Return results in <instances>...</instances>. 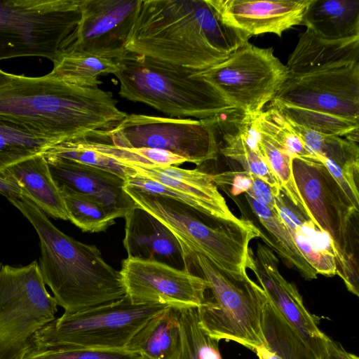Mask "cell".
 I'll return each mask as SVG.
<instances>
[{"label": "cell", "mask_w": 359, "mask_h": 359, "mask_svg": "<svg viewBox=\"0 0 359 359\" xmlns=\"http://www.w3.org/2000/svg\"><path fill=\"white\" fill-rule=\"evenodd\" d=\"M128 114L111 92L51 77L0 69V118L24 126L55 144L113 130Z\"/></svg>", "instance_id": "6da1fadb"}, {"label": "cell", "mask_w": 359, "mask_h": 359, "mask_svg": "<svg viewBox=\"0 0 359 359\" xmlns=\"http://www.w3.org/2000/svg\"><path fill=\"white\" fill-rule=\"evenodd\" d=\"M250 38L223 24L208 0H141L125 48L202 71L224 61Z\"/></svg>", "instance_id": "7a4b0ae2"}, {"label": "cell", "mask_w": 359, "mask_h": 359, "mask_svg": "<svg viewBox=\"0 0 359 359\" xmlns=\"http://www.w3.org/2000/svg\"><path fill=\"white\" fill-rule=\"evenodd\" d=\"M6 197L36 230L43 280L64 313L111 302L126 295L120 272L104 261L95 245L81 243L61 231L24 194Z\"/></svg>", "instance_id": "3957f363"}, {"label": "cell", "mask_w": 359, "mask_h": 359, "mask_svg": "<svg viewBox=\"0 0 359 359\" xmlns=\"http://www.w3.org/2000/svg\"><path fill=\"white\" fill-rule=\"evenodd\" d=\"M118 94L171 117L206 119L236 110L198 71L127 52L115 60Z\"/></svg>", "instance_id": "277c9868"}, {"label": "cell", "mask_w": 359, "mask_h": 359, "mask_svg": "<svg viewBox=\"0 0 359 359\" xmlns=\"http://www.w3.org/2000/svg\"><path fill=\"white\" fill-rule=\"evenodd\" d=\"M182 250L185 269L194 267L208 283L210 294L196 308L202 327L219 341H232L254 351L264 342L262 323L268 302L264 290L247 271L231 273L197 252Z\"/></svg>", "instance_id": "5b68a950"}, {"label": "cell", "mask_w": 359, "mask_h": 359, "mask_svg": "<svg viewBox=\"0 0 359 359\" xmlns=\"http://www.w3.org/2000/svg\"><path fill=\"white\" fill-rule=\"evenodd\" d=\"M124 189L138 207L172 233L181 248L201 254L229 273L246 271L249 243L260 237V230L253 222L206 215L172 198L148 194L126 184Z\"/></svg>", "instance_id": "8992f818"}, {"label": "cell", "mask_w": 359, "mask_h": 359, "mask_svg": "<svg viewBox=\"0 0 359 359\" xmlns=\"http://www.w3.org/2000/svg\"><path fill=\"white\" fill-rule=\"evenodd\" d=\"M292 174L309 219L332 241L336 275L349 292L358 296L357 244L352 223L358 208L320 161L293 158Z\"/></svg>", "instance_id": "52a82bcc"}, {"label": "cell", "mask_w": 359, "mask_h": 359, "mask_svg": "<svg viewBox=\"0 0 359 359\" xmlns=\"http://www.w3.org/2000/svg\"><path fill=\"white\" fill-rule=\"evenodd\" d=\"M168 306L135 303L125 295L111 302L64 313L36 332L32 348L123 350L150 318Z\"/></svg>", "instance_id": "ba28073f"}, {"label": "cell", "mask_w": 359, "mask_h": 359, "mask_svg": "<svg viewBox=\"0 0 359 359\" xmlns=\"http://www.w3.org/2000/svg\"><path fill=\"white\" fill-rule=\"evenodd\" d=\"M81 0H0V60L55 62L81 19Z\"/></svg>", "instance_id": "9c48e42d"}, {"label": "cell", "mask_w": 359, "mask_h": 359, "mask_svg": "<svg viewBox=\"0 0 359 359\" xmlns=\"http://www.w3.org/2000/svg\"><path fill=\"white\" fill-rule=\"evenodd\" d=\"M57 306L36 261L0 263V359H23L36 332L55 318Z\"/></svg>", "instance_id": "30bf717a"}, {"label": "cell", "mask_w": 359, "mask_h": 359, "mask_svg": "<svg viewBox=\"0 0 359 359\" xmlns=\"http://www.w3.org/2000/svg\"><path fill=\"white\" fill-rule=\"evenodd\" d=\"M196 74L236 110L252 116L263 111L288 77L286 65L272 48L257 47L249 41L224 61Z\"/></svg>", "instance_id": "8fae6325"}, {"label": "cell", "mask_w": 359, "mask_h": 359, "mask_svg": "<svg viewBox=\"0 0 359 359\" xmlns=\"http://www.w3.org/2000/svg\"><path fill=\"white\" fill-rule=\"evenodd\" d=\"M108 134L115 146L166 150L196 165L218 157L215 117L196 120L132 114Z\"/></svg>", "instance_id": "7c38bea8"}, {"label": "cell", "mask_w": 359, "mask_h": 359, "mask_svg": "<svg viewBox=\"0 0 359 359\" xmlns=\"http://www.w3.org/2000/svg\"><path fill=\"white\" fill-rule=\"evenodd\" d=\"M271 102L359 121V62L288 76Z\"/></svg>", "instance_id": "4fadbf2b"}, {"label": "cell", "mask_w": 359, "mask_h": 359, "mask_svg": "<svg viewBox=\"0 0 359 359\" xmlns=\"http://www.w3.org/2000/svg\"><path fill=\"white\" fill-rule=\"evenodd\" d=\"M126 295L137 304H160L178 309L198 308L208 283L187 269L134 257L124 259L119 271Z\"/></svg>", "instance_id": "5bb4252c"}, {"label": "cell", "mask_w": 359, "mask_h": 359, "mask_svg": "<svg viewBox=\"0 0 359 359\" xmlns=\"http://www.w3.org/2000/svg\"><path fill=\"white\" fill-rule=\"evenodd\" d=\"M127 166L132 169L125 180L128 187L148 194L172 198L206 215L238 219L219 193L212 175L176 165Z\"/></svg>", "instance_id": "9a60e30c"}, {"label": "cell", "mask_w": 359, "mask_h": 359, "mask_svg": "<svg viewBox=\"0 0 359 359\" xmlns=\"http://www.w3.org/2000/svg\"><path fill=\"white\" fill-rule=\"evenodd\" d=\"M245 267L253 272L268 300L299 338L311 358L320 359L329 337L318 327V320L305 307L297 287L280 273L273 251L258 243L255 255L249 248Z\"/></svg>", "instance_id": "2e32d148"}, {"label": "cell", "mask_w": 359, "mask_h": 359, "mask_svg": "<svg viewBox=\"0 0 359 359\" xmlns=\"http://www.w3.org/2000/svg\"><path fill=\"white\" fill-rule=\"evenodd\" d=\"M141 0H81V19L64 52L113 60L126 53L125 42Z\"/></svg>", "instance_id": "e0dca14e"}, {"label": "cell", "mask_w": 359, "mask_h": 359, "mask_svg": "<svg viewBox=\"0 0 359 359\" xmlns=\"http://www.w3.org/2000/svg\"><path fill=\"white\" fill-rule=\"evenodd\" d=\"M225 25L250 37L265 33L282 36L301 25L312 0H208Z\"/></svg>", "instance_id": "ac0fdd59"}, {"label": "cell", "mask_w": 359, "mask_h": 359, "mask_svg": "<svg viewBox=\"0 0 359 359\" xmlns=\"http://www.w3.org/2000/svg\"><path fill=\"white\" fill-rule=\"evenodd\" d=\"M44 156V155H43ZM57 187H67L101 203L115 218L125 217L136 206L126 192L125 180L95 167L45 156Z\"/></svg>", "instance_id": "d6986e66"}, {"label": "cell", "mask_w": 359, "mask_h": 359, "mask_svg": "<svg viewBox=\"0 0 359 359\" xmlns=\"http://www.w3.org/2000/svg\"><path fill=\"white\" fill-rule=\"evenodd\" d=\"M124 219L123 245L128 257L156 261L179 269H185L180 243L157 218L136 205Z\"/></svg>", "instance_id": "ffe728a7"}, {"label": "cell", "mask_w": 359, "mask_h": 359, "mask_svg": "<svg viewBox=\"0 0 359 359\" xmlns=\"http://www.w3.org/2000/svg\"><path fill=\"white\" fill-rule=\"evenodd\" d=\"M359 62V37L327 40L306 29L290 55L288 76H301Z\"/></svg>", "instance_id": "44dd1931"}, {"label": "cell", "mask_w": 359, "mask_h": 359, "mask_svg": "<svg viewBox=\"0 0 359 359\" xmlns=\"http://www.w3.org/2000/svg\"><path fill=\"white\" fill-rule=\"evenodd\" d=\"M276 210L296 246L317 274H337L332 243L304 214L299 211L280 191L276 197Z\"/></svg>", "instance_id": "7402d4cb"}, {"label": "cell", "mask_w": 359, "mask_h": 359, "mask_svg": "<svg viewBox=\"0 0 359 359\" xmlns=\"http://www.w3.org/2000/svg\"><path fill=\"white\" fill-rule=\"evenodd\" d=\"M6 170L18 182L22 194L43 212L53 218L68 220L62 195L43 154L19 161Z\"/></svg>", "instance_id": "603a6c76"}, {"label": "cell", "mask_w": 359, "mask_h": 359, "mask_svg": "<svg viewBox=\"0 0 359 359\" xmlns=\"http://www.w3.org/2000/svg\"><path fill=\"white\" fill-rule=\"evenodd\" d=\"M125 350L152 359H178L181 351L180 309L168 306L150 318Z\"/></svg>", "instance_id": "cb8c5ba5"}, {"label": "cell", "mask_w": 359, "mask_h": 359, "mask_svg": "<svg viewBox=\"0 0 359 359\" xmlns=\"http://www.w3.org/2000/svg\"><path fill=\"white\" fill-rule=\"evenodd\" d=\"M302 24L327 40L359 37V0H312Z\"/></svg>", "instance_id": "d4e9b609"}, {"label": "cell", "mask_w": 359, "mask_h": 359, "mask_svg": "<svg viewBox=\"0 0 359 359\" xmlns=\"http://www.w3.org/2000/svg\"><path fill=\"white\" fill-rule=\"evenodd\" d=\"M236 130L223 134V144L219 152L237 161L244 171L262 179L274 191L280 192L279 183L270 169L259 144L260 134L254 116L243 115L236 122Z\"/></svg>", "instance_id": "484cf974"}, {"label": "cell", "mask_w": 359, "mask_h": 359, "mask_svg": "<svg viewBox=\"0 0 359 359\" xmlns=\"http://www.w3.org/2000/svg\"><path fill=\"white\" fill-rule=\"evenodd\" d=\"M251 210L262 226L260 238L263 239L286 263L306 280L317 277L316 271L305 259L296 246L285 224L276 209H271L245 193Z\"/></svg>", "instance_id": "4316f807"}, {"label": "cell", "mask_w": 359, "mask_h": 359, "mask_svg": "<svg viewBox=\"0 0 359 359\" xmlns=\"http://www.w3.org/2000/svg\"><path fill=\"white\" fill-rule=\"evenodd\" d=\"M43 154L104 170L123 180L131 172L130 167L115 158L109 135L63 141L53 145Z\"/></svg>", "instance_id": "83f0119b"}, {"label": "cell", "mask_w": 359, "mask_h": 359, "mask_svg": "<svg viewBox=\"0 0 359 359\" xmlns=\"http://www.w3.org/2000/svg\"><path fill=\"white\" fill-rule=\"evenodd\" d=\"M287 120L312 154L317 158L323 157L332 161L343 170L348 180L358 187V142L337 135L315 132Z\"/></svg>", "instance_id": "f1b7e54d"}, {"label": "cell", "mask_w": 359, "mask_h": 359, "mask_svg": "<svg viewBox=\"0 0 359 359\" xmlns=\"http://www.w3.org/2000/svg\"><path fill=\"white\" fill-rule=\"evenodd\" d=\"M119 70L113 59L79 52H64L53 62L48 74L67 83L84 87H99L100 76L115 74Z\"/></svg>", "instance_id": "f546056e"}, {"label": "cell", "mask_w": 359, "mask_h": 359, "mask_svg": "<svg viewBox=\"0 0 359 359\" xmlns=\"http://www.w3.org/2000/svg\"><path fill=\"white\" fill-rule=\"evenodd\" d=\"M262 334L264 342L254 351L259 359H311L299 338L269 300Z\"/></svg>", "instance_id": "4dcf8cb0"}, {"label": "cell", "mask_w": 359, "mask_h": 359, "mask_svg": "<svg viewBox=\"0 0 359 359\" xmlns=\"http://www.w3.org/2000/svg\"><path fill=\"white\" fill-rule=\"evenodd\" d=\"M55 144L24 126L0 118V171L31 156L43 154Z\"/></svg>", "instance_id": "1f68e13d"}, {"label": "cell", "mask_w": 359, "mask_h": 359, "mask_svg": "<svg viewBox=\"0 0 359 359\" xmlns=\"http://www.w3.org/2000/svg\"><path fill=\"white\" fill-rule=\"evenodd\" d=\"M68 220L83 232L104 231L115 224V218L95 199L67 187H59Z\"/></svg>", "instance_id": "d6a6232c"}, {"label": "cell", "mask_w": 359, "mask_h": 359, "mask_svg": "<svg viewBox=\"0 0 359 359\" xmlns=\"http://www.w3.org/2000/svg\"><path fill=\"white\" fill-rule=\"evenodd\" d=\"M289 121L315 132L333 135L358 143L359 121L311 112L287 104L271 102Z\"/></svg>", "instance_id": "836d02e7"}, {"label": "cell", "mask_w": 359, "mask_h": 359, "mask_svg": "<svg viewBox=\"0 0 359 359\" xmlns=\"http://www.w3.org/2000/svg\"><path fill=\"white\" fill-rule=\"evenodd\" d=\"M181 351L178 359H222L219 341L201 325L196 308L180 310Z\"/></svg>", "instance_id": "e575fe53"}, {"label": "cell", "mask_w": 359, "mask_h": 359, "mask_svg": "<svg viewBox=\"0 0 359 359\" xmlns=\"http://www.w3.org/2000/svg\"><path fill=\"white\" fill-rule=\"evenodd\" d=\"M257 130L283 147L292 157L318 161L306 147L302 140L290 126L287 118L275 107L254 116Z\"/></svg>", "instance_id": "d590c367"}, {"label": "cell", "mask_w": 359, "mask_h": 359, "mask_svg": "<svg viewBox=\"0 0 359 359\" xmlns=\"http://www.w3.org/2000/svg\"><path fill=\"white\" fill-rule=\"evenodd\" d=\"M259 134V144L263 154L279 183L280 191L299 211L309 218V210L299 195L293 177L292 157L269 137L261 132Z\"/></svg>", "instance_id": "8d00e7d4"}, {"label": "cell", "mask_w": 359, "mask_h": 359, "mask_svg": "<svg viewBox=\"0 0 359 359\" xmlns=\"http://www.w3.org/2000/svg\"><path fill=\"white\" fill-rule=\"evenodd\" d=\"M139 354L123 350L81 348H31L23 359H137Z\"/></svg>", "instance_id": "74e56055"}, {"label": "cell", "mask_w": 359, "mask_h": 359, "mask_svg": "<svg viewBox=\"0 0 359 359\" xmlns=\"http://www.w3.org/2000/svg\"><path fill=\"white\" fill-rule=\"evenodd\" d=\"M217 187L231 186V193L234 195L245 193L251 187L250 172L246 171H229L212 175Z\"/></svg>", "instance_id": "f35d334b"}, {"label": "cell", "mask_w": 359, "mask_h": 359, "mask_svg": "<svg viewBox=\"0 0 359 359\" xmlns=\"http://www.w3.org/2000/svg\"><path fill=\"white\" fill-rule=\"evenodd\" d=\"M251 187L245 193L250 194L257 201L271 208L276 209L277 194L266 182L257 175L250 173Z\"/></svg>", "instance_id": "ab89813d"}, {"label": "cell", "mask_w": 359, "mask_h": 359, "mask_svg": "<svg viewBox=\"0 0 359 359\" xmlns=\"http://www.w3.org/2000/svg\"><path fill=\"white\" fill-rule=\"evenodd\" d=\"M320 359H359L358 357L345 350L339 344L328 337L325 348Z\"/></svg>", "instance_id": "60d3db41"}, {"label": "cell", "mask_w": 359, "mask_h": 359, "mask_svg": "<svg viewBox=\"0 0 359 359\" xmlns=\"http://www.w3.org/2000/svg\"><path fill=\"white\" fill-rule=\"evenodd\" d=\"M0 194L5 196L22 194L18 182L6 169L0 171Z\"/></svg>", "instance_id": "b9f144b4"}, {"label": "cell", "mask_w": 359, "mask_h": 359, "mask_svg": "<svg viewBox=\"0 0 359 359\" xmlns=\"http://www.w3.org/2000/svg\"><path fill=\"white\" fill-rule=\"evenodd\" d=\"M137 359H152V358H150L149 357H147L145 355H138L137 358Z\"/></svg>", "instance_id": "7bdbcfd3"}]
</instances>
